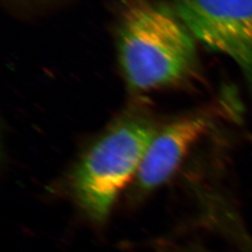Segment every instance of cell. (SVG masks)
<instances>
[{
    "mask_svg": "<svg viewBox=\"0 0 252 252\" xmlns=\"http://www.w3.org/2000/svg\"><path fill=\"white\" fill-rule=\"evenodd\" d=\"M120 63L133 90L183 81L196 64L193 36L176 13L148 0L126 1L118 36Z\"/></svg>",
    "mask_w": 252,
    "mask_h": 252,
    "instance_id": "1",
    "label": "cell"
},
{
    "mask_svg": "<svg viewBox=\"0 0 252 252\" xmlns=\"http://www.w3.org/2000/svg\"><path fill=\"white\" fill-rule=\"evenodd\" d=\"M157 131L147 119L126 118L108 128L83 155L73 173L72 188L93 220L107 219L120 190L137 174Z\"/></svg>",
    "mask_w": 252,
    "mask_h": 252,
    "instance_id": "2",
    "label": "cell"
},
{
    "mask_svg": "<svg viewBox=\"0 0 252 252\" xmlns=\"http://www.w3.org/2000/svg\"><path fill=\"white\" fill-rule=\"evenodd\" d=\"M190 34L237 64L252 86V0H174Z\"/></svg>",
    "mask_w": 252,
    "mask_h": 252,
    "instance_id": "3",
    "label": "cell"
},
{
    "mask_svg": "<svg viewBox=\"0 0 252 252\" xmlns=\"http://www.w3.org/2000/svg\"><path fill=\"white\" fill-rule=\"evenodd\" d=\"M209 126L208 118L195 115L182 118L158 130L136 174V189L149 192L168 180Z\"/></svg>",
    "mask_w": 252,
    "mask_h": 252,
    "instance_id": "4",
    "label": "cell"
}]
</instances>
